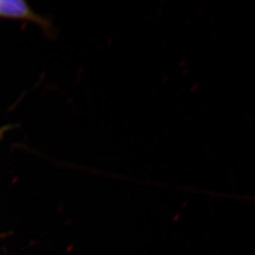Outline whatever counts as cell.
<instances>
[{"label":"cell","instance_id":"7a4b0ae2","mask_svg":"<svg viewBox=\"0 0 255 255\" xmlns=\"http://www.w3.org/2000/svg\"><path fill=\"white\" fill-rule=\"evenodd\" d=\"M3 132V131H0V134H1V133H2Z\"/></svg>","mask_w":255,"mask_h":255},{"label":"cell","instance_id":"6da1fadb","mask_svg":"<svg viewBox=\"0 0 255 255\" xmlns=\"http://www.w3.org/2000/svg\"><path fill=\"white\" fill-rule=\"evenodd\" d=\"M0 17L27 20L38 24L45 30L50 28L49 22L34 12L28 3L23 0H0Z\"/></svg>","mask_w":255,"mask_h":255}]
</instances>
